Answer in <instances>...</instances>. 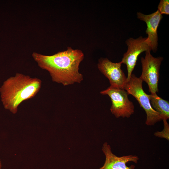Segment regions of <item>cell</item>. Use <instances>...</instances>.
Segmentation results:
<instances>
[{"mask_svg": "<svg viewBox=\"0 0 169 169\" xmlns=\"http://www.w3.org/2000/svg\"><path fill=\"white\" fill-rule=\"evenodd\" d=\"M148 96L152 108L163 117V119H168L169 102L159 97L156 93H151Z\"/></svg>", "mask_w": 169, "mask_h": 169, "instance_id": "obj_10", "label": "cell"}, {"mask_svg": "<svg viewBox=\"0 0 169 169\" xmlns=\"http://www.w3.org/2000/svg\"><path fill=\"white\" fill-rule=\"evenodd\" d=\"M32 56L38 66L47 71L52 80L64 86L80 83L83 76L79 71L80 63L84 57L83 52L68 47L64 51L51 55L33 52Z\"/></svg>", "mask_w": 169, "mask_h": 169, "instance_id": "obj_1", "label": "cell"}, {"mask_svg": "<svg viewBox=\"0 0 169 169\" xmlns=\"http://www.w3.org/2000/svg\"><path fill=\"white\" fill-rule=\"evenodd\" d=\"M142 82L139 78L132 74L124 89L128 95H132L136 99L140 106L145 111L146 115V125L148 126L153 125L156 122L162 120L163 118L151 106L148 95L143 89Z\"/></svg>", "mask_w": 169, "mask_h": 169, "instance_id": "obj_3", "label": "cell"}, {"mask_svg": "<svg viewBox=\"0 0 169 169\" xmlns=\"http://www.w3.org/2000/svg\"><path fill=\"white\" fill-rule=\"evenodd\" d=\"M1 162L0 160V169H1Z\"/></svg>", "mask_w": 169, "mask_h": 169, "instance_id": "obj_13", "label": "cell"}, {"mask_svg": "<svg viewBox=\"0 0 169 169\" xmlns=\"http://www.w3.org/2000/svg\"><path fill=\"white\" fill-rule=\"evenodd\" d=\"M41 85L40 79L21 73L10 77L0 87L1 99L4 108L16 113L18 106L23 101L34 97Z\"/></svg>", "mask_w": 169, "mask_h": 169, "instance_id": "obj_2", "label": "cell"}, {"mask_svg": "<svg viewBox=\"0 0 169 169\" xmlns=\"http://www.w3.org/2000/svg\"><path fill=\"white\" fill-rule=\"evenodd\" d=\"M102 151L105 160L104 165L99 169H134V166H128L126 163L133 162L137 164L139 159L137 156L134 155L117 156L113 153L110 146L106 142L103 144Z\"/></svg>", "mask_w": 169, "mask_h": 169, "instance_id": "obj_8", "label": "cell"}, {"mask_svg": "<svg viewBox=\"0 0 169 169\" xmlns=\"http://www.w3.org/2000/svg\"><path fill=\"white\" fill-rule=\"evenodd\" d=\"M121 61L113 63L107 58H101L98 61L99 70L109 80L110 86L124 89L127 82V77L121 69Z\"/></svg>", "mask_w": 169, "mask_h": 169, "instance_id": "obj_7", "label": "cell"}, {"mask_svg": "<svg viewBox=\"0 0 169 169\" xmlns=\"http://www.w3.org/2000/svg\"><path fill=\"white\" fill-rule=\"evenodd\" d=\"M164 124V128L161 131H157L155 132L154 135L159 138H164L167 140H169V125L167 120L164 119L163 120Z\"/></svg>", "mask_w": 169, "mask_h": 169, "instance_id": "obj_11", "label": "cell"}, {"mask_svg": "<svg viewBox=\"0 0 169 169\" xmlns=\"http://www.w3.org/2000/svg\"><path fill=\"white\" fill-rule=\"evenodd\" d=\"M100 93L110 97L112 103L110 110L115 117L128 118L133 114L134 104L129 99L128 94L124 89L110 86Z\"/></svg>", "mask_w": 169, "mask_h": 169, "instance_id": "obj_4", "label": "cell"}, {"mask_svg": "<svg viewBox=\"0 0 169 169\" xmlns=\"http://www.w3.org/2000/svg\"><path fill=\"white\" fill-rule=\"evenodd\" d=\"M137 18L146 23V31L148 36L147 40L151 50L155 52L157 49L158 37L157 30L160 23L162 18V14L157 10L155 12L148 15L139 12L137 13Z\"/></svg>", "mask_w": 169, "mask_h": 169, "instance_id": "obj_9", "label": "cell"}, {"mask_svg": "<svg viewBox=\"0 0 169 169\" xmlns=\"http://www.w3.org/2000/svg\"><path fill=\"white\" fill-rule=\"evenodd\" d=\"M161 14H169V1L161 0L158 6L157 9Z\"/></svg>", "mask_w": 169, "mask_h": 169, "instance_id": "obj_12", "label": "cell"}, {"mask_svg": "<svg viewBox=\"0 0 169 169\" xmlns=\"http://www.w3.org/2000/svg\"><path fill=\"white\" fill-rule=\"evenodd\" d=\"M163 59L162 57H153L150 50L146 51L145 57L141 59L142 71L139 78L147 84L151 93L158 92L159 71Z\"/></svg>", "mask_w": 169, "mask_h": 169, "instance_id": "obj_5", "label": "cell"}, {"mask_svg": "<svg viewBox=\"0 0 169 169\" xmlns=\"http://www.w3.org/2000/svg\"><path fill=\"white\" fill-rule=\"evenodd\" d=\"M125 43L127 46V51L124 54L121 61L126 65L128 81L132 74L139 55L143 52L151 49L147 40V37L140 36L136 39L130 38L126 41Z\"/></svg>", "mask_w": 169, "mask_h": 169, "instance_id": "obj_6", "label": "cell"}]
</instances>
